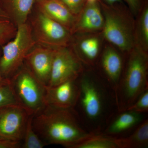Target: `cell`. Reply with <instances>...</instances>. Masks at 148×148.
Segmentation results:
<instances>
[{"instance_id": "cell-1", "label": "cell", "mask_w": 148, "mask_h": 148, "mask_svg": "<svg viewBox=\"0 0 148 148\" xmlns=\"http://www.w3.org/2000/svg\"><path fill=\"white\" fill-rule=\"evenodd\" d=\"M46 107L33 118V125L35 131L48 143L72 148L94 133L83 128L71 110Z\"/></svg>"}, {"instance_id": "cell-2", "label": "cell", "mask_w": 148, "mask_h": 148, "mask_svg": "<svg viewBox=\"0 0 148 148\" xmlns=\"http://www.w3.org/2000/svg\"><path fill=\"white\" fill-rule=\"evenodd\" d=\"M126 56L114 95L119 112L126 110L148 88V53L134 47Z\"/></svg>"}, {"instance_id": "cell-3", "label": "cell", "mask_w": 148, "mask_h": 148, "mask_svg": "<svg viewBox=\"0 0 148 148\" xmlns=\"http://www.w3.org/2000/svg\"><path fill=\"white\" fill-rule=\"evenodd\" d=\"M104 18L102 33L107 42L127 55L135 46V17L129 10L120 4L110 5L100 0Z\"/></svg>"}, {"instance_id": "cell-4", "label": "cell", "mask_w": 148, "mask_h": 148, "mask_svg": "<svg viewBox=\"0 0 148 148\" xmlns=\"http://www.w3.org/2000/svg\"><path fill=\"white\" fill-rule=\"evenodd\" d=\"M36 45L28 22L17 27L14 38L1 47L0 72L3 78H10L22 67L27 54Z\"/></svg>"}, {"instance_id": "cell-5", "label": "cell", "mask_w": 148, "mask_h": 148, "mask_svg": "<svg viewBox=\"0 0 148 148\" xmlns=\"http://www.w3.org/2000/svg\"><path fill=\"white\" fill-rule=\"evenodd\" d=\"M79 78L77 102L80 103L85 118L90 122L97 123L103 119L106 109L107 96L104 85L84 71Z\"/></svg>"}, {"instance_id": "cell-6", "label": "cell", "mask_w": 148, "mask_h": 148, "mask_svg": "<svg viewBox=\"0 0 148 148\" xmlns=\"http://www.w3.org/2000/svg\"><path fill=\"white\" fill-rule=\"evenodd\" d=\"M10 79L20 105L29 114H36L46 107L45 88L27 66L20 68Z\"/></svg>"}, {"instance_id": "cell-7", "label": "cell", "mask_w": 148, "mask_h": 148, "mask_svg": "<svg viewBox=\"0 0 148 148\" xmlns=\"http://www.w3.org/2000/svg\"><path fill=\"white\" fill-rule=\"evenodd\" d=\"M27 22L32 29L36 44L53 48L69 46L71 42V31L35 8Z\"/></svg>"}, {"instance_id": "cell-8", "label": "cell", "mask_w": 148, "mask_h": 148, "mask_svg": "<svg viewBox=\"0 0 148 148\" xmlns=\"http://www.w3.org/2000/svg\"><path fill=\"white\" fill-rule=\"evenodd\" d=\"M84 71L83 64L71 46L55 48L48 86H54L77 79Z\"/></svg>"}, {"instance_id": "cell-9", "label": "cell", "mask_w": 148, "mask_h": 148, "mask_svg": "<svg viewBox=\"0 0 148 148\" xmlns=\"http://www.w3.org/2000/svg\"><path fill=\"white\" fill-rule=\"evenodd\" d=\"M28 112L21 105L3 109L0 115V139L20 142L24 138Z\"/></svg>"}, {"instance_id": "cell-10", "label": "cell", "mask_w": 148, "mask_h": 148, "mask_svg": "<svg viewBox=\"0 0 148 148\" xmlns=\"http://www.w3.org/2000/svg\"><path fill=\"white\" fill-rule=\"evenodd\" d=\"M104 40L102 32L75 34L70 46L83 65L92 67L97 65Z\"/></svg>"}, {"instance_id": "cell-11", "label": "cell", "mask_w": 148, "mask_h": 148, "mask_svg": "<svg viewBox=\"0 0 148 148\" xmlns=\"http://www.w3.org/2000/svg\"><path fill=\"white\" fill-rule=\"evenodd\" d=\"M121 53L116 48L107 42L103 46L97 63L102 76L112 90L114 98L124 68Z\"/></svg>"}, {"instance_id": "cell-12", "label": "cell", "mask_w": 148, "mask_h": 148, "mask_svg": "<svg viewBox=\"0 0 148 148\" xmlns=\"http://www.w3.org/2000/svg\"><path fill=\"white\" fill-rule=\"evenodd\" d=\"M78 79L69 81L56 86H45L46 107L65 110H71L75 107L79 96Z\"/></svg>"}, {"instance_id": "cell-13", "label": "cell", "mask_w": 148, "mask_h": 148, "mask_svg": "<svg viewBox=\"0 0 148 148\" xmlns=\"http://www.w3.org/2000/svg\"><path fill=\"white\" fill-rule=\"evenodd\" d=\"M55 51V48L36 44L25 58L28 69L44 86L49 82Z\"/></svg>"}, {"instance_id": "cell-14", "label": "cell", "mask_w": 148, "mask_h": 148, "mask_svg": "<svg viewBox=\"0 0 148 148\" xmlns=\"http://www.w3.org/2000/svg\"><path fill=\"white\" fill-rule=\"evenodd\" d=\"M104 18L100 1L93 3H86L76 16L71 30L72 35L102 32Z\"/></svg>"}, {"instance_id": "cell-15", "label": "cell", "mask_w": 148, "mask_h": 148, "mask_svg": "<svg viewBox=\"0 0 148 148\" xmlns=\"http://www.w3.org/2000/svg\"><path fill=\"white\" fill-rule=\"evenodd\" d=\"M34 7L71 32L76 16L61 0H37Z\"/></svg>"}, {"instance_id": "cell-16", "label": "cell", "mask_w": 148, "mask_h": 148, "mask_svg": "<svg viewBox=\"0 0 148 148\" xmlns=\"http://www.w3.org/2000/svg\"><path fill=\"white\" fill-rule=\"evenodd\" d=\"M37 0H0V7L16 27L27 23Z\"/></svg>"}, {"instance_id": "cell-17", "label": "cell", "mask_w": 148, "mask_h": 148, "mask_svg": "<svg viewBox=\"0 0 148 148\" xmlns=\"http://www.w3.org/2000/svg\"><path fill=\"white\" fill-rule=\"evenodd\" d=\"M119 113L109 123L104 134L114 137L131 129L143 121V114L129 111Z\"/></svg>"}, {"instance_id": "cell-18", "label": "cell", "mask_w": 148, "mask_h": 148, "mask_svg": "<svg viewBox=\"0 0 148 148\" xmlns=\"http://www.w3.org/2000/svg\"><path fill=\"white\" fill-rule=\"evenodd\" d=\"M135 47L148 53V6L145 3L135 17L134 32Z\"/></svg>"}, {"instance_id": "cell-19", "label": "cell", "mask_w": 148, "mask_h": 148, "mask_svg": "<svg viewBox=\"0 0 148 148\" xmlns=\"http://www.w3.org/2000/svg\"><path fill=\"white\" fill-rule=\"evenodd\" d=\"M72 148H122L121 138L93 133Z\"/></svg>"}, {"instance_id": "cell-20", "label": "cell", "mask_w": 148, "mask_h": 148, "mask_svg": "<svg viewBox=\"0 0 148 148\" xmlns=\"http://www.w3.org/2000/svg\"><path fill=\"white\" fill-rule=\"evenodd\" d=\"M122 148L147 147L148 145V119L143 121L129 137L121 138Z\"/></svg>"}, {"instance_id": "cell-21", "label": "cell", "mask_w": 148, "mask_h": 148, "mask_svg": "<svg viewBox=\"0 0 148 148\" xmlns=\"http://www.w3.org/2000/svg\"><path fill=\"white\" fill-rule=\"evenodd\" d=\"M16 105H21L14 90L10 79H5L0 83V109Z\"/></svg>"}, {"instance_id": "cell-22", "label": "cell", "mask_w": 148, "mask_h": 148, "mask_svg": "<svg viewBox=\"0 0 148 148\" xmlns=\"http://www.w3.org/2000/svg\"><path fill=\"white\" fill-rule=\"evenodd\" d=\"M34 116V115H31L28 118L23 139L24 140V143L22 145L23 148H42L45 145L34 129L33 125Z\"/></svg>"}, {"instance_id": "cell-23", "label": "cell", "mask_w": 148, "mask_h": 148, "mask_svg": "<svg viewBox=\"0 0 148 148\" xmlns=\"http://www.w3.org/2000/svg\"><path fill=\"white\" fill-rule=\"evenodd\" d=\"M17 27L8 19H0V46L4 45L14 38Z\"/></svg>"}, {"instance_id": "cell-24", "label": "cell", "mask_w": 148, "mask_h": 148, "mask_svg": "<svg viewBox=\"0 0 148 148\" xmlns=\"http://www.w3.org/2000/svg\"><path fill=\"white\" fill-rule=\"evenodd\" d=\"M125 111L143 114L148 111V88L138 97L134 104Z\"/></svg>"}, {"instance_id": "cell-25", "label": "cell", "mask_w": 148, "mask_h": 148, "mask_svg": "<svg viewBox=\"0 0 148 148\" xmlns=\"http://www.w3.org/2000/svg\"><path fill=\"white\" fill-rule=\"evenodd\" d=\"M76 16L80 13L85 4V0H61Z\"/></svg>"}, {"instance_id": "cell-26", "label": "cell", "mask_w": 148, "mask_h": 148, "mask_svg": "<svg viewBox=\"0 0 148 148\" xmlns=\"http://www.w3.org/2000/svg\"><path fill=\"white\" fill-rule=\"evenodd\" d=\"M129 7V10L134 17L139 13L143 5L141 0H125Z\"/></svg>"}, {"instance_id": "cell-27", "label": "cell", "mask_w": 148, "mask_h": 148, "mask_svg": "<svg viewBox=\"0 0 148 148\" xmlns=\"http://www.w3.org/2000/svg\"><path fill=\"white\" fill-rule=\"evenodd\" d=\"M20 142L0 139V148H16L19 147Z\"/></svg>"}, {"instance_id": "cell-28", "label": "cell", "mask_w": 148, "mask_h": 148, "mask_svg": "<svg viewBox=\"0 0 148 148\" xmlns=\"http://www.w3.org/2000/svg\"><path fill=\"white\" fill-rule=\"evenodd\" d=\"M105 1L108 3V5H110L121 4L122 2L121 0H105Z\"/></svg>"}, {"instance_id": "cell-29", "label": "cell", "mask_w": 148, "mask_h": 148, "mask_svg": "<svg viewBox=\"0 0 148 148\" xmlns=\"http://www.w3.org/2000/svg\"><path fill=\"white\" fill-rule=\"evenodd\" d=\"M0 19H8L9 20L8 16L2 10L1 7H0Z\"/></svg>"}, {"instance_id": "cell-30", "label": "cell", "mask_w": 148, "mask_h": 148, "mask_svg": "<svg viewBox=\"0 0 148 148\" xmlns=\"http://www.w3.org/2000/svg\"><path fill=\"white\" fill-rule=\"evenodd\" d=\"M100 0H85V3H93L98 2Z\"/></svg>"}, {"instance_id": "cell-31", "label": "cell", "mask_w": 148, "mask_h": 148, "mask_svg": "<svg viewBox=\"0 0 148 148\" xmlns=\"http://www.w3.org/2000/svg\"><path fill=\"white\" fill-rule=\"evenodd\" d=\"M1 47V46H0V47ZM1 48H0V56H1ZM5 79L3 78L1 74V72H0V83L3 82Z\"/></svg>"}, {"instance_id": "cell-32", "label": "cell", "mask_w": 148, "mask_h": 148, "mask_svg": "<svg viewBox=\"0 0 148 148\" xmlns=\"http://www.w3.org/2000/svg\"><path fill=\"white\" fill-rule=\"evenodd\" d=\"M3 109H0V115H1V113L2 111L3 110Z\"/></svg>"}]
</instances>
